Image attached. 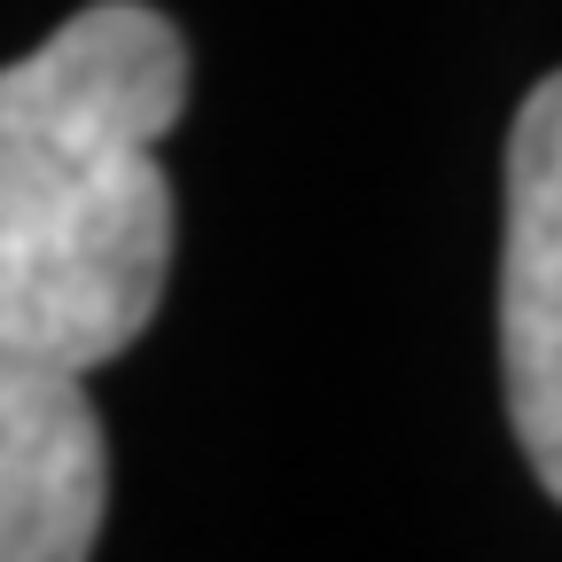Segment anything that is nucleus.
<instances>
[{
  "label": "nucleus",
  "mask_w": 562,
  "mask_h": 562,
  "mask_svg": "<svg viewBox=\"0 0 562 562\" xmlns=\"http://www.w3.org/2000/svg\"><path fill=\"white\" fill-rule=\"evenodd\" d=\"M188 47L140 0H94L0 70V344L110 368L165 305L172 188L157 140Z\"/></svg>",
  "instance_id": "obj_1"
},
{
  "label": "nucleus",
  "mask_w": 562,
  "mask_h": 562,
  "mask_svg": "<svg viewBox=\"0 0 562 562\" xmlns=\"http://www.w3.org/2000/svg\"><path fill=\"white\" fill-rule=\"evenodd\" d=\"M501 368L516 446L562 501V70L524 94L508 133Z\"/></svg>",
  "instance_id": "obj_2"
},
{
  "label": "nucleus",
  "mask_w": 562,
  "mask_h": 562,
  "mask_svg": "<svg viewBox=\"0 0 562 562\" xmlns=\"http://www.w3.org/2000/svg\"><path fill=\"white\" fill-rule=\"evenodd\" d=\"M110 446L79 368L0 344V562H94Z\"/></svg>",
  "instance_id": "obj_3"
}]
</instances>
